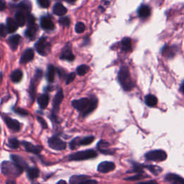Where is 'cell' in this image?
I'll use <instances>...</instances> for the list:
<instances>
[{
    "instance_id": "cell-52",
    "label": "cell",
    "mask_w": 184,
    "mask_h": 184,
    "mask_svg": "<svg viewBox=\"0 0 184 184\" xmlns=\"http://www.w3.org/2000/svg\"><path fill=\"white\" fill-rule=\"evenodd\" d=\"M66 1L68 2H75L76 0H66Z\"/></svg>"
},
{
    "instance_id": "cell-4",
    "label": "cell",
    "mask_w": 184,
    "mask_h": 184,
    "mask_svg": "<svg viewBox=\"0 0 184 184\" xmlns=\"http://www.w3.org/2000/svg\"><path fill=\"white\" fill-rule=\"evenodd\" d=\"M96 151L92 149H88V150L78 151L76 153H72L69 155L68 160L69 161H86V160L93 159L97 157Z\"/></svg>"
},
{
    "instance_id": "cell-39",
    "label": "cell",
    "mask_w": 184,
    "mask_h": 184,
    "mask_svg": "<svg viewBox=\"0 0 184 184\" xmlns=\"http://www.w3.org/2000/svg\"><path fill=\"white\" fill-rule=\"evenodd\" d=\"M70 23H71L70 19L67 17H61V18L59 19V24L60 25H61L62 26H69Z\"/></svg>"
},
{
    "instance_id": "cell-10",
    "label": "cell",
    "mask_w": 184,
    "mask_h": 184,
    "mask_svg": "<svg viewBox=\"0 0 184 184\" xmlns=\"http://www.w3.org/2000/svg\"><path fill=\"white\" fill-rule=\"evenodd\" d=\"M4 121L6 125V126L10 130H12L14 133H17L21 129V125L18 121L16 120H14V119L10 117H3Z\"/></svg>"
},
{
    "instance_id": "cell-31",
    "label": "cell",
    "mask_w": 184,
    "mask_h": 184,
    "mask_svg": "<svg viewBox=\"0 0 184 184\" xmlns=\"http://www.w3.org/2000/svg\"><path fill=\"white\" fill-rule=\"evenodd\" d=\"M18 6L19 9H21V12H22L23 13H27V14H29L32 9V5L29 1L22 2Z\"/></svg>"
},
{
    "instance_id": "cell-43",
    "label": "cell",
    "mask_w": 184,
    "mask_h": 184,
    "mask_svg": "<svg viewBox=\"0 0 184 184\" xmlns=\"http://www.w3.org/2000/svg\"><path fill=\"white\" fill-rule=\"evenodd\" d=\"M38 4L43 8H47L50 6V0H38Z\"/></svg>"
},
{
    "instance_id": "cell-16",
    "label": "cell",
    "mask_w": 184,
    "mask_h": 184,
    "mask_svg": "<svg viewBox=\"0 0 184 184\" xmlns=\"http://www.w3.org/2000/svg\"><path fill=\"white\" fill-rule=\"evenodd\" d=\"M96 148L98 149L99 152H101L103 154L106 155H112L114 152L109 148V143L105 140H100L97 143Z\"/></svg>"
},
{
    "instance_id": "cell-28",
    "label": "cell",
    "mask_w": 184,
    "mask_h": 184,
    "mask_svg": "<svg viewBox=\"0 0 184 184\" xmlns=\"http://www.w3.org/2000/svg\"><path fill=\"white\" fill-rule=\"evenodd\" d=\"M21 37L19 35H13L10 37V38L9 39L8 43L11 48L12 50H16L17 46H18L19 40H20Z\"/></svg>"
},
{
    "instance_id": "cell-36",
    "label": "cell",
    "mask_w": 184,
    "mask_h": 184,
    "mask_svg": "<svg viewBox=\"0 0 184 184\" xmlns=\"http://www.w3.org/2000/svg\"><path fill=\"white\" fill-rule=\"evenodd\" d=\"M144 168L150 170L153 174L155 175V176L161 174L162 170H163L161 168H160L159 166H144Z\"/></svg>"
},
{
    "instance_id": "cell-42",
    "label": "cell",
    "mask_w": 184,
    "mask_h": 184,
    "mask_svg": "<svg viewBox=\"0 0 184 184\" xmlns=\"http://www.w3.org/2000/svg\"><path fill=\"white\" fill-rule=\"evenodd\" d=\"M37 120H38V122L41 125V126H42L43 129L47 128V124L46 121H45L43 117H40V116H38L37 117Z\"/></svg>"
},
{
    "instance_id": "cell-6",
    "label": "cell",
    "mask_w": 184,
    "mask_h": 184,
    "mask_svg": "<svg viewBox=\"0 0 184 184\" xmlns=\"http://www.w3.org/2000/svg\"><path fill=\"white\" fill-rule=\"evenodd\" d=\"M167 157L168 155L166 154V153L163 150H151L145 155V159L150 161H164L167 159Z\"/></svg>"
},
{
    "instance_id": "cell-32",
    "label": "cell",
    "mask_w": 184,
    "mask_h": 184,
    "mask_svg": "<svg viewBox=\"0 0 184 184\" xmlns=\"http://www.w3.org/2000/svg\"><path fill=\"white\" fill-rule=\"evenodd\" d=\"M23 73L20 70H16L12 73L11 75V79L14 83H18L22 79Z\"/></svg>"
},
{
    "instance_id": "cell-17",
    "label": "cell",
    "mask_w": 184,
    "mask_h": 184,
    "mask_svg": "<svg viewBox=\"0 0 184 184\" xmlns=\"http://www.w3.org/2000/svg\"><path fill=\"white\" fill-rule=\"evenodd\" d=\"M165 180L170 184H184V178L175 174H168L166 176Z\"/></svg>"
},
{
    "instance_id": "cell-14",
    "label": "cell",
    "mask_w": 184,
    "mask_h": 184,
    "mask_svg": "<svg viewBox=\"0 0 184 184\" xmlns=\"http://www.w3.org/2000/svg\"><path fill=\"white\" fill-rule=\"evenodd\" d=\"M178 52V47L176 45H165L162 48V54L167 58H173Z\"/></svg>"
},
{
    "instance_id": "cell-41",
    "label": "cell",
    "mask_w": 184,
    "mask_h": 184,
    "mask_svg": "<svg viewBox=\"0 0 184 184\" xmlns=\"http://www.w3.org/2000/svg\"><path fill=\"white\" fill-rule=\"evenodd\" d=\"M8 30L4 25H0V37L1 38H4L7 34Z\"/></svg>"
},
{
    "instance_id": "cell-50",
    "label": "cell",
    "mask_w": 184,
    "mask_h": 184,
    "mask_svg": "<svg viewBox=\"0 0 184 184\" xmlns=\"http://www.w3.org/2000/svg\"><path fill=\"white\" fill-rule=\"evenodd\" d=\"M180 92L182 93L183 94H184V81L182 82V84H181V86H180Z\"/></svg>"
},
{
    "instance_id": "cell-33",
    "label": "cell",
    "mask_w": 184,
    "mask_h": 184,
    "mask_svg": "<svg viewBox=\"0 0 184 184\" xmlns=\"http://www.w3.org/2000/svg\"><path fill=\"white\" fill-rule=\"evenodd\" d=\"M21 145V142L17 139L16 137H12L8 140V147L12 150L19 148V145Z\"/></svg>"
},
{
    "instance_id": "cell-47",
    "label": "cell",
    "mask_w": 184,
    "mask_h": 184,
    "mask_svg": "<svg viewBox=\"0 0 184 184\" xmlns=\"http://www.w3.org/2000/svg\"><path fill=\"white\" fill-rule=\"evenodd\" d=\"M138 184H158L157 181H155V180H150V181H143V182H140L138 183Z\"/></svg>"
},
{
    "instance_id": "cell-7",
    "label": "cell",
    "mask_w": 184,
    "mask_h": 184,
    "mask_svg": "<svg viewBox=\"0 0 184 184\" xmlns=\"http://www.w3.org/2000/svg\"><path fill=\"white\" fill-rule=\"evenodd\" d=\"M47 145H48L49 148L57 151L64 150L67 146L66 142L60 139L58 135H53L50 137L47 140Z\"/></svg>"
},
{
    "instance_id": "cell-46",
    "label": "cell",
    "mask_w": 184,
    "mask_h": 184,
    "mask_svg": "<svg viewBox=\"0 0 184 184\" xmlns=\"http://www.w3.org/2000/svg\"><path fill=\"white\" fill-rule=\"evenodd\" d=\"M80 184H97V181L96 180H93V179H87V180L84 181Z\"/></svg>"
},
{
    "instance_id": "cell-53",
    "label": "cell",
    "mask_w": 184,
    "mask_h": 184,
    "mask_svg": "<svg viewBox=\"0 0 184 184\" xmlns=\"http://www.w3.org/2000/svg\"><path fill=\"white\" fill-rule=\"evenodd\" d=\"M32 184H42V183H36V182H35V183H32Z\"/></svg>"
},
{
    "instance_id": "cell-9",
    "label": "cell",
    "mask_w": 184,
    "mask_h": 184,
    "mask_svg": "<svg viewBox=\"0 0 184 184\" xmlns=\"http://www.w3.org/2000/svg\"><path fill=\"white\" fill-rule=\"evenodd\" d=\"M21 145L24 147L25 150L28 153H33L35 155H40L41 151L43 150V147L41 145H35L31 143V142L22 140L21 142Z\"/></svg>"
},
{
    "instance_id": "cell-8",
    "label": "cell",
    "mask_w": 184,
    "mask_h": 184,
    "mask_svg": "<svg viewBox=\"0 0 184 184\" xmlns=\"http://www.w3.org/2000/svg\"><path fill=\"white\" fill-rule=\"evenodd\" d=\"M35 46L38 53L40 55L44 56L47 55V54L50 52V49H51V45L47 41V39L44 37H42L39 39Z\"/></svg>"
},
{
    "instance_id": "cell-44",
    "label": "cell",
    "mask_w": 184,
    "mask_h": 184,
    "mask_svg": "<svg viewBox=\"0 0 184 184\" xmlns=\"http://www.w3.org/2000/svg\"><path fill=\"white\" fill-rule=\"evenodd\" d=\"M76 78V73H71L67 77V80H66V84H69L71 82L73 81V80L75 79Z\"/></svg>"
},
{
    "instance_id": "cell-54",
    "label": "cell",
    "mask_w": 184,
    "mask_h": 184,
    "mask_svg": "<svg viewBox=\"0 0 184 184\" xmlns=\"http://www.w3.org/2000/svg\"><path fill=\"white\" fill-rule=\"evenodd\" d=\"M0 131H1V128H0Z\"/></svg>"
},
{
    "instance_id": "cell-49",
    "label": "cell",
    "mask_w": 184,
    "mask_h": 184,
    "mask_svg": "<svg viewBox=\"0 0 184 184\" xmlns=\"http://www.w3.org/2000/svg\"><path fill=\"white\" fill-rule=\"evenodd\" d=\"M6 8V3L4 0H0V11L4 10Z\"/></svg>"
},
{
    "instance_id": "cell-23",
    "label": "cell",
    "mask_w": 184,
    "mask_h": 184,
    "mask_svg": "<svg viewBox=\"0 0 184 184\" xmlns=\"http://www.w3.org/2000/svg\"><path fill=\"white\" fill-rule=\"evenodd\" d=\"M121 46L122 50L124 52H131L133 50V45H132V40L128 37H125L122 39L121 42Z\"/></svg>"
},
{
    "instance_id": "cell-26",
    "label": "cell",
    "mask_w": 184,
    "mask_h": 184,
    "mask_svg": "<svg viewBox=\"0 0 184 184\" xmlns=\"http://www.w3.org/2000/svg\"><path fill=\"white\" fill-rule=\"evenodd\" d=\"M53 12L58 16H63L66 14L67 9L60 3H57L53 7Z\"/></svg>"
},
{
    "instance_id": "cell-30",
    "label": "cell",
    "mask_w": 184,
    "mask_h": 184,
    "mask_svg": "<svg viewBox=\"0 0 184 184\" xmlns=\"http://www.w3.org/2000/svg\"><path fill=\"white\" fill-rule=\"evenodd\" d=\"M15 21L17 23L18 26H20V27H22V26L25 25L26 22V18L25 16V14L21 11L19 12H17L15 14Z\"/></svg>"
},
{
    "instance_id": "cell-38",
    "label": "cell",
    "mask_w": 184,
    "mask_h": 184,
    "mask_svg": "<svg viewBox=\"0 0 184 184\" xmlns=\"http://www.w3.org/2000/svg\"><path fill=\"white\" fill-rule=\"evenodd\" d=\"M13 111L20 116H27L28 114H29V112H28L27 110L22 109V108H14Z\"/></svg>"
},
{
    "instance_id": "cell-13",
    "label": "cell",
    "mask_w": 184,
    "mask_h": 184,
    "mask_svg": "<svg viewBox=\"0 0 184 184\" xmlns=\"http://www.w3.org/2000/svg\"><path fill=\"white\" fill-rule=\"evenodd\" d=\"M71 48H72V47H71V45L70 43L67 44L61 52V54H60V59L67 60H69V61H72V60H74L75 56L73 54L72 49Z\"/></svg>"
},
{
    "instance_id": "cell-25",
    "label": "cell",
    "mask_w": 184,
    "mask_h": 184,
    "mask_svg": "<svg viewBox=\"0 0 184 184\" xmlns=\"http://www.w3.org/2000/svg\"><path fill=\"white\" fill-rule=\"evenodd\" d=\"M145 102L150 107H154L157 104V97L153 94H148L145 97Z\"/></svg>"
},
{
    "instance_id": "cell-45",
    "label": "cell",
    "mask_w": 184,
    "mask_h": 184,
    "mask_svg": "<svg viewBox=\"0 0 184 184\" xmlns=\"http://www.w3.org/2000/svg\"><path fill=\"white\" fill-rule=\"evenodd\" d=\"M27 20L28 25H34V24H35V17L31 14H28L27 15Z\"/></svg>"
},
{
    "instance_id": "cell-21",
    "label": "cell",
    "mask_w": 184,
    "mask_h": 184,
    "mask_svg": "<svg viewBox=\"0 0 184 184\" xmlns=\"http://www.w3.org/2000/svg\"><path fill=\"white\" fill-rule=\"evenodd\" d=\"M40 25L43 29L47 30H53L54 27H55V25H54L53 21L49 17H43L41 18Z\"/></svg>"
},
{
    "instance_id": "cell-20",
    "label": "cell",
    "mask_w": 184,
    "mask_h": 184,
    "mask_svg": "<svg viewBox=\"0 0 184 184\" xmlns=\"http://www.w3.org/2000/svg\"><path fill=\"white\" fill-rule=\"evenodd\" d=\"M27 171V176L30 181H33L38 178L40 176V170L36 167H29L26 170Z\"/></svg>"
},
{
    "instance_id": "cell-51",
    "label": "cell",
    "mask_w": 184,
    "mask_h": 184,
    "mask_svg": "<svg viewBox=\"0 0 184 184\" xmlns=\"http://www.w3.org/2000/svg\"><path fill=\"white\" fill-rule=\"evenodd\" d=\"M56 184H67V183L63 180H60L59 181H58V182L56 183Z\"/></svg>"
},
{
    "instance_id": "cell-5",
    "label": "cell",
    "mask_w": 184,
    "mask_h": 184,
    "mask_svg": "<svg viewBox=\"0 0 184 184\" xmlns=\"http://www.w3.org/2000/svg\"><path fill=\"white\" fill-rule=\"evenodd\" d=\"M94 140L95 137L93 135L86 136V137H84L83 138L76 137L70 142L69 148H71V150H76V149L79 148L80 146L89 145L94 141Z\"/></svg>"
},
{
    "instance_id": "cell-29",
    "label": "cell",
    "mask_w": 184,
    "mask_h": 184,
    "mask_svg": "<svg viewBox=\"0 0 184 184\" xmlns=\"http://www.w3.org/2000/svg\"><path fill=\"white\" fill-rule=\"evenodd\" d=\"M18 25L16 22V21L12 18H8L7 22H6V28H7L8 32L10 33H13L17 30Z\"/></svg>"
},
{
    "instance_id": "cell-37",
    "label": "cell",
    "mask_w": 184,
    "mask_h": 184,
    "mask_svg": "<svg viewBox=\"0 0 184 184\" xmlns=\"http://www.w3.org/2000/svg\"><path fill=\"white\" fill-rule=\"evenodd\" d=\"M85 25L83 22H78L76 25L75 27V30L77 33H82L84 30H85Z\"/></svg>"
},
{
    "instance_id": "cell-19",
    "label": "cell",
    "mask_w": 184,
    "mask_h": 184,
    "mask_svg": "<svg viewBox=\"0 0 184 184\" xmlns=\"http://www.w3.org/2000/svg\"><path fill=\"white\" fill-rule=\"evenodd\" d=\"M34 58V51L31 48L27 49V51H25L23 55H22L20 58V63L22 64L27 63L28 62L31 61Z\"/></svg>"
},
{
    "instance_id": "cell-3",
    "label": "cell",
    "mask_w": 184,
    "mask_h": 184,
    "mask_svg": "<svg viewBox=\"0 0 184 184\" xmlns=\"http://www.w3.org/2000/svg\"><path fill=\"white\" fill-rule=\"evenodd\" d=\"M117 78L119 83L126 92H129L135 87V83L132 79L129 68L127 66H123L121 67L119 71Z\"/></svg>"
},
{
    "instance_id": "cell-40",
    "label": "cell",
    "mask_w": 184,
    "mask_h": 184,
    "mask_svg": "<svg viewBox=\"0 0 184 184\" xmlns=\"http://www.w3.org/2000/svg\"><path fill=\"white\" fill-rule=\"evenodd\" d=\"M145 177H148V176H144V175H142L141 174H138L134 176L129 177V178H126L125 180L126 181H137L138 179H141L142 178H145Z\"/></svg>"
},
{
    "instance_id": "cell-11",
    "label": "cell",
    "mask_w": 184,
    "mask_h": 184,
    "mask_svg": "<svg viewBox=\"0 0 184 184\" xmlns=\"http://www.w3.org/2000/svg\"><path fill=\"white\" fill-rule=\"evenodd\" d=\"M116 166L113 162L111 161H103L99 164L97 167V170L101 174H107L115 169Z\"/></svg>"
},
{
    "instance_id": "cell-35",
    "label": "cell",
    "mask_w": 184,
    "mask_h": 184,
    "mask_svg": "<svg viewBox=\"0 0 184 184\" xmlns=\"http://www.w3.org/2000/svg\"><path fill=\"white\" fill-rule=\"evenodd\" d=\"M89 66H88L87 65H81L76 68V73L80 76H82L86 75L89 71Z\"/></svg>"
},
{
    "instance_id": "cell-27",
    "label": "cell",
    "mask_w": 184,
    "mask_h": 184,
    "mask_svg": "<svg viewBox=\"0 0 184 184\" xmlns=\"http://www.w3.org/2000/svg\"><path fill=\"white\" fill-rule=\"evenodd\" d=\"M49 96L47 94H42L38 97V102L41 109H45L49 103Z\"/></svg>"
},
{
    "instance_id": "cell-15",
    "label": "cell",
    "mask_w": 184,
    "mask_h": 184,
    "mask_svg": "<svg viewBox=\"0 0 184 184\" xmlns=\"http://www.w3.org/2000/svg\"><path fill=\"white\" fill-rule=\"evenodd\" d=\"M10 159L12 162H14L15 164L19 166V167L22 168L24 170H27L29 168V166L25 159L20 155H16V154H11L10 155Z\"/></svg>"
},
{
    "instance_id": "cell-2",
    "label": "cell",
    "mask_w": 184,
    "mask_h": 184,
    "mask_svg": "<svg viewBox=\"0 0 184 184\" xmlns=\"http://www.w3.org/2000/svg\"><path fill=\"white\" fill-rule=\"evenodd\" d=\"M0 166L2 174L9 178H17L21 176L25 170L12 161H4L1 163Z\"/></svg>"
},
{
    "instance_id": "cell-48",
    "label": "cell",
    "mask_w": 184,
    "mask_h": 184,
    "mask_svg": "<svg viewBox=\"0 0 184 184\" xmlns=\"http://www.w3.org/2000/svg\"><path fill=\"white\" fill-rule=\"evenodd\" d=\"M5 184H17V182H16V181H15L14 178H9L6 181Z\"/></svg>"
},
{
    "instance_id": "cell-1",
    "label": "cell",
    "mask_w": 184,
    "mask_h": 184,
    "mask_svg": "<svg viewBox=\"0 0 184 184\" xmlns=\"http://www.w3.org/2000/svg\"><path fill=\"white\" fill-rule=\"evenodd\" d=\"M71 104L76 109L81 112L83 117H86L96 109L98 99L96 96H92L91 99L82 98L73 100Z\"/></svg>"
},
{
    "instance_id": "cell-18",
    "label": "cell",
    "mask_w": 184,
    "mask_h": 184,
    "mask_svg": "<svg viewBox=\"0 0 184 184\" xmlns=\"http://www.w3.org/2000/svg\"><path fill=\"white\" fill-rule=\"evenodd\" d=\"M138 16L141 19H147L151 14V8L147 4H142L138 9Z\"/></svg>"
},
{
    "instance_id": "cell-34",
    "label": "cell",
    "mask_w": 184,
    "mask_h": 184,
    "mask_svg": "<svg viewBox=\"0 0 184 184\" xmlns=\"http://www.w3.org/2000/svg\"><path fill=\"white\" fill-rule=\"evenodd\" d=\"M55 69L54 68L53 65H50L47 68V80L50 82H53L55 79Z\"/></svg>"
},
{
    "instance_id": "cell-12",
    "label": "cell",
    "mask_w": 184,
    "mask_h": 184,
    "mask_svg": "<svg viewBox=\"0 0 184 184\" xmlns=\"http://www.w3.org/2000/svg\"><path fill=\"white\" fill-rule=\"evenodd\" d=\"M63 99V90L60 89L58 90V92L56 93L55 97L53 99V114L56 116V114L59 111L60 105L61 104Z\"/></svg>"
},
{
    "instance_id": "cell-22",
    "label": "cell",
    "mask_w": 184,
    "mask_h": 184,
    "mask_svg": "<svg viewBox=\"0 0 184 184\" xmlns=\"http://www.w3.org/2000/svg\"><path fill=\"white\" fill-rule=\"evenodd\" d=\"M90 176H86V175H74L70 178L69 183L70 184H80L84 181L89 179Z\"/></svg>"
},
{
    "instance_id": "cell-24",
    "label": "cell",
    "mask_w": 184,
    "mask_h": 184,
    "mask_svg": "<svg viewBox=\"0 0 184 184\" xmlns=\"http://www.w3.org/2000/svg\"><path fill=\"white\" fill-rule=\"evenodd\" d=\"M38 30V28L37 27L35 24L31 25H28L27 29L25 32V35L30 39V40H33L35 37L36 35Z\"/></svg>"
}]
</instances>
